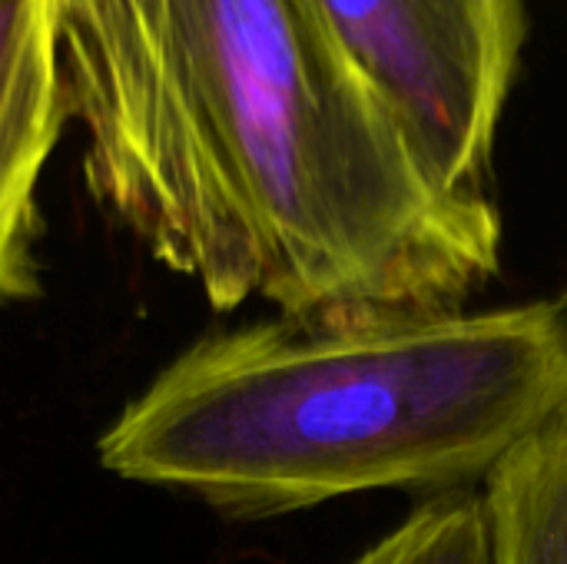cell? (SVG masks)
<instances>
[{"mask_svg":"<svg viewBox=\"0 0 567 564\" xmlns=\"http://www.w3.org/2000/svg\"><path fill=\"white\" fill-rule=\"evenodd\" d=\"M86 186L216 309L449 312L502 269L306 0H60Z\"/></svg>","mask_w":567,"mask_h":564,"instance_id":"obj_1","label":"cell"},{"mask_svg":"<svg viewBox=\"0 0 567 564\" xmlns=\"http://www.w3.org/2000/svg\"><path fill=\"white\" fill-rule=\"evenodd\" d=\"M567 416V309L316 312L186 346L100 439L106 472L236 519L458 492Z\"/></svg>","mask_w":567,"mask_h":564,"instance_id":"obj_2","label":"cell"},{"mask_svg":"<svg viewBox=\"0 0 567 564\" xmlns=\"http://www.w3.org/2000/svg\"><path fill=\"white\" fill-rule=\"evenodd\" d=\"M399 120L432 176L488 196L495 140L522 63V0H306Z\"/></svg>","mask_w":567,"mask_h":564,"instance_id":"obj_3","label":"cell"},{"mask_svg":"<svg viewBox=\"0 0 567 564\" xmlns=\"http://www.w3.org/2000/svg\"><path fill=\"white\" fill-rule=\"evenodd\" d=\"M70 120L60 0H0V306L37 296V186Z\"/></svg>","mask_w":567,"mask_h":564,"instance_id":"obj_4","label":"cell"},{"mask_svg":"<svg viewBox=\"0 0 567 564\" xmlns=\"http://www.w3.org/2000/svg\"><path fill=\"white\" fill-rule=\"evenodd\" d=\"M495 564H567V416L485 479Z\"/></svg>","mask_w":567,"mask_h":564,"instance_id":"obj_5","label":"cell"},{"mask_svg":"<svg viewBox=\"0 0 567 564\" xmlns=\"http://www.w3.org/2000/svg\"><path fill=\"white\" fill-rule=\"evenodd\" d=\"M349 564H495L482 492H449L425 502Z\"/></svg>","mask_w":567,"mask_h":564,"instance_id":"obj_6","label":"cell"}]
</instances>
